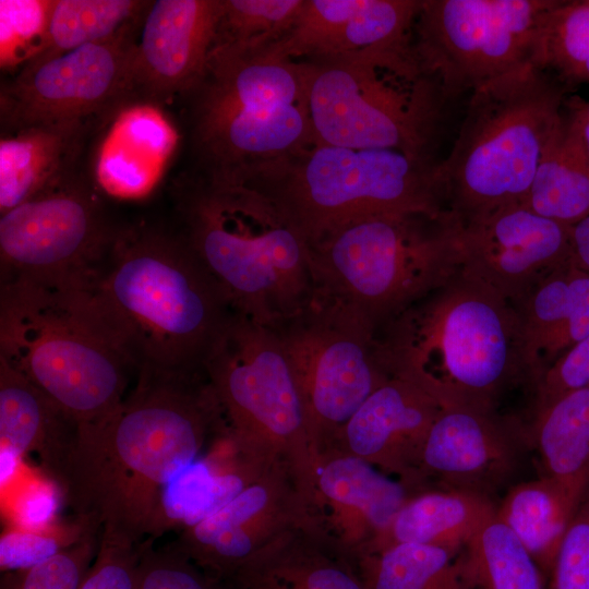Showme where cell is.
<instances>
[{
    "label": "cell",
    "mask_w": 589,
    "mask_h": 589,
    "mask_svg": "<svg viewBox=\"0 0 589 589\" xmlns=\"http://www.w3.org/2000/svg\"><path fill=\"white\" fill-rule=\"evenodd\" d=\"M354 567L365 589H477L465 550L401 543L359 557Z\"/></svg>",
    "instance_id": "4dcf8cb0"
},
{
    "label": "cell",
    "mask_w": 589,
    "mask_h": 589,
    "mask_svg": "<svg viewBox=\"0 0 589 589\" xmlns=\"http://www.w3.org/2000/svg\"><path fill=\"white\" fill-rule=\"evenodd\" d=\"M580 104L578 97L567 98L524 202L538 215L570 227L589 215V156Z\"/></svg>",
    "instance_id": "f1b7e54d"
},
{
    "label": "cell",
    "mask_w": 589,
    "mask_h": 589,
    "mask_svg": "<svg viewBox=\"0 0 589 589\" xmlns=\"http://www.w3.org/2000/svg\"><path fill=\"white\" fill-rule=\"evenodd\" d=\"M62 501L60 484L25 464L15 479L1 489V512L9 528L44 530L56 526Z\"/></svg>",
    "instance_id": "74e56055"
},
{
    "label": "cell",
    "mask_w": 589,
    "mask_h": 589,
    "mask_svg": "<svg viewBox=\"0 0 589 589\" xmlns=\"http://www.w3.org/2000/svg\"><path fill=\"white\" fill-rule=\"evenodd\" d=\"M374 350L388 376L444 407L497 411L509 390L534 388L516 308L461 271L381 327Z\"/></svg>",
    "instance_id": "3957f363"
},
{
    "label": "cell",
    "mask_w": 589,
    "mask_h": 589,
    "mask_svg": "<svg viewBox=\"0 0 589 589\" xmlns=\"http://www.w3.org/2000/svg\"><path fill=\"white\" fill-rule=\"evenodd\" d=\"M528 436L542 474L579 506L589 491V387L567 393L533 411Z\"/></svg>",
    "instance_id": "f546056e"
},
{
    "label": "cell",
    "mask_w": 589,
    "mask_h": 589,
    "mask_svg": "<svg viewBox=\"0 0 589 589\" xmlns=\"http://www.w3.org/2000/svg\"><path fill=\"white\" fill-rule=\"evenodd\" d=\"M52 3L53 0L0 1L2 69L23 67L36 56L45 39Z\"/></svg>",
    "instance_id": "ab89813d"
},
{
    "label": "cell",
    "mask_w": 589,
    "mask_h": 589,
    "mask_svg": "<svg viewBox=\"0 0 589 589\" xmlns=\"http://www.w3.org/2000/svg\"><path fill=\"white\" fill-rule=\"evenodd\" d=\"M572 241L576 263L589 272V215L572 227Z\"/></svg>",
    "instance_id": "bcb514c9"
},
{
    "label": "cell",
    "mask_w": 589,
    "mask_h": 589,
    "mask_svg": "<svg viewBox=\"0 0 589 589\" xmlns=\"http://www.w3.org/2000/svg\"><path fill=\"white\" fill-rule=\"evenodd\" d=\"M560 0H421L413 49L448 103L533 64L550 12Z\"/></svg>",
    "instance_id": "7c38bea8"
},
{
    "label": "cell",
    "mask_w": 589,
    "mask_h": 589,
    "mask_svg": "<svg viewBox=\"0 0 589 589\" xmlns=\"http://www.w3.org/2000/svg\"><path fill=\"white\" fill-rule=\"evenodd\" d=\"M0 359L77 425L111 413L127 396L134 369L85 289L23 278L1 281Z\"/></svg>",
    "instance_id": "5b68a950"
},
{
    "label": "cell",
    "mask_w": 589,
    "mask_h": 589,
    "mask_svg": "<svg viewBox=\"0 0 589 589\" xmlns=\"http://www.w3.org/2000/svg\"><path fill=\"white\" fill-rule=\"evenodd\" d=\"M77 426L45 393L0 359V452L23 459L36 454L43 471L60 484Z\"/></svg>",
    "instance_id": "484cf974"
},
{
    "label": "cell",
    "mask_w": 589,
    "mask_h": 589,
    "mask_svg": "<svg viewBox=\"0 0 589 589\" xmlns=\"http://www.w3.org/2000/svg\"><path fill=\"white\" fill-rule=\"evenodd\" d=\"M263 472L249 466L214 469L200 456L161 491L149 539L191 527L223 508Z\"/></svg>",
    "instance_id": "d6a6232c"
},
{
    "label": "cell",
    "mask_w": 589,
    "mask_h": 589,
    "mask_svg": "<svg viewBox=\"0 0 589 589\" xmlns=\"http://www.w3.org/2000/svg\"><path fill=\"white\" fill-rule=\"evenodd\" d=\"M241 456L285 467L315 506L318 450L293 368L275 333L233 312L204 365Z\"/></svg>",
    "instance_id": "8fae6325"
},
{
    "label": "cell",
    "mask_w": 589,
    "mask_h": 589,
    "mask_svg": "<svg viewBox=\"0 0 589 589\" xmlns=\"http://www.w3.org/2000/svg\"><path fill=\"white\" fill-rule=\"evenodd\" d=\"M179 233L233 312L273 327L314 294L310 247L251 184L196 171L177 187Z\"/></svg>",
    "instance_id": "277c9868"
},
{
    "label": "cell",
    "mask_w": 589,
    "mask_h": 589,
    "mask_svg": "<svg viewBox=\"0 0 589 589\" xmlns=\"http://www.w3.org/2000/svg\"><path fill=\"white\" fill-rule=\"evenodd\" d=\"M421 0H303L286 36L265 51L294 61L326 60L412 38Z\"/></svg>",
    "instance_id": "7402d4cb"
},
{
    "label": "cell",
    "mask_w": 589,
    "mask_h": 589,
    "mask_svg": "<svg viewBox=\"0 0 589 589\" xmlns=\"http://www.w3.org/2000/svg\"><path fill=\"white\" fill-rule=\"evenodd\" d=\"M91 530L99 529L76 517L44 530L7 527L0 538V569L10 573L41 564L79 542Z\"/></svg>",
    "instance_id": "f35d334b"
},
{
    "label": "cell",
    "mask_w": 589,
    "mask_h": 589,
    "mask_svg": "<svg viewBox=\"0 0 589 589\" xmlns=\"http://www.w3.org/2000/svg\"><path fill=\"white\" fill-rule=\"evenodd\" d=\"M465 552L477 589H545L543 572L512 529L495 515Z\"/></svg>",
    "instance_id": "e575fe53"
},
{
    "label": "cell",
    "mask_w": 589,
    "mask_h": 589,
    "mask_svg": "<svg viewBox=\"0 0 589 589\" xmlns=\"http://www.w3.org/2000/svg\"><path fill=\"white\" fill-rule=\"evenodd\" d=\"M525 433L497 411L445 407L426 437L419 468L420 490H460L492 498L516 474ZM530 444V443H529Z\"/></svg>",
    "instance_id": "ac0fdd59"
},
{
    "label": "cell",
    "mask_w": 589,
    "mask_h": 589,
    "mask_svg": "<svg viewBox=\"0 0 589 589\" xmlns=\"http://www.w3.org/2000/svg\"><path fill=\"white\" fill-rule=\"evenodd\" d=\"M414 493L365 460L329 449L315 468V508L322 528L352 563L368 553Z\"/></svg>",
    "instance_id": "44dd1931"
},
{
    "label": "cell",
    "mask_w": 589,
    "mask_h": 589,
    "mask_svg": "<svg viewBox=\"0 0 589 589\" xmlns=\"http://www.w3.org/2000/svg\"><path fill=\"white\" fill-rule=\"evenodd\" d=\"M225 425L204 372L139 371L111 413L77 426L60 483L64 502L100 532L139 544L163 489Z\"/></svg>",
    "instance_id": "6da1fadb"
},
{
    "label": "cell",
    "mask_w": 589,
    "mask_h": 589,
    "mask_svg": "<svg viewBox=\"0 0 589 589\" xmlns=\"http://www.w3.org/2000/svg\"><path fill=\"white\" fill-rule=\"evenodd\" d=\"M185 96L199 172L239 178L315 144L302 61L213 46Z\"/></svg>",
    "instance_id": "8992f818"
},
{
    "label": "cell",
    "mask_w": 589,
    "mask_h": 589,
    "mask_svg": "<svg viewBox=\"0 0 589 589\" xmlns=\"http://www.w3.org/2000/svg\"><path fill=\"white\" fill-rule=\"evenodd\" d=\"M533 65L573 88L589 83V0H560L550 12Z\"/></svg>",
    "instance_id": "d590c367"
},
{
    "label": "cell",
    "mask_w": 589,
    "mask_h": 589,
    "mask_svg": "<svg viewBox=\"0 0 589 589\" xmlns=\"http://www.w3.org/2000/svg\"><path fill=\"white\" fill-rule=\"evenodd\" d=\"M142 542L100 532L93 564L79 589H134Z\"/></svg>",
    "instance_id": "7bdbcfd3"
},
{
    "label": "cell",
    "mask_w": 589,
    "mask_h": 589,
    "mask_svg": "<svg viewBox=\"0 0 589 589\" xmlns=\"http://www.w3.org/2000/svg\"><path fill=\"white\" fill-rule=\"evenodd\" d=\"M580 121H581L582 139H584L587 154L589 156V101L586 103L582 99L580 104Z\"/></svg>",
    "instance_id": "7dc6e473"
},
{
    "label": "cell",
    "mask_w": 589,
    "mask_h": 589,
    "mask_svg": "<svg viewBox=\"0 0 589 589\" xmlns=\"http://www.w3.org/2000/svg\"><path fill=\"white\" fill-rule=\"evenodd\" d=\"M303 0H221L213 46L260 51L283 39Z\"/></svg>",
    "instance_id": "8d00e7d4"
},
{
    "label": "cell",
    "mask_w": 589,
    "mask_h": 589,
    "mask_svg": "<svg viewBox=\"0 0 589 589\" xmlns=\"http://www.w3.org/2000/svg\"><path fill=\"white\" fill-rule=\"evenodd\" d=\"M461 272L514 305L574 260L572 227L514 203L462 223Z\"/></svg>",
    "instance_id": "e0dca14e"
},
{
    "label": "cell",
    "mask_w": 589,
    "mask_h": 589,
    "mask_svg": "<svg viewBox=\"0 0 589 589\" xmlns=\"http://www.w3.org/2000/svg\"><path fill=\"white\" fill-rule=\"evenodd\" d=\"M495 513L496 504L481 494L449 489L424 490L407 500L366 554L401 543L426 544L461 553Z\"/></svg>",
    "instance_id": "83f0119b"
},
{
    "label": "cell",
    "mask_w": 589,
    "mask_h": 589,
    "mask_svg": "<svg viewBox=\"0 0 589 589\" xmlns=\"http://www.w3.org/2000/svg\"><path fill=\"white\" fill-rule=\"evenodd\" d=\"M302 62L315 144L390 149L431 161L448 101L412 38Z\"/></svg>",
    "instance_id": "9c48e42d"
},
{
    "label": "cell",
    "mask_w": 589,
    "mask_h": 589,
    "mask_svg": "<svg viewBox=\"0 0 589 589\" xmlns=\"http://www.w3.org/2000/svg\"><path fill=\"white\" fill-rule=\"evenodd\" d=\"M84 289L137 372H204L233 314L180 233L145 223L117 228Z\"/></svg>",
    "instance_id": "7a4b0ae2"
},
{
    "label": "cell",
    "mask_w": 589,
    "mask_h": 589,
    "mask_svg": "<svg viewBox=\"0 0 589 589\" xmlns=\"http://www.w3.org/2000/svg\"><path fill=\"white\" fill-rule=\"evenodd\" d=\"M514 306L536 386L555 360L589 335V272L574 257Z\"/></svg>",
    "instance_id": "cb8c5ba5"
},
{
    "label": "cell",
    "mask_w": 589,
    "mask_h": 589,
    "mask_svg": "<svg viewBox=\"0 0 589 589\" xmlns=\"http://www.w3.org/2000/svg\"><path fill=\"white\" fill-rule=\"evenodd\" d=\"M570 89L526 64L470 93L453 148L435 167L446 209L465 223L524 203Z\"/></svg>",
    "instance_id": "52a82bcc"
},
{
    "label": "cell",
    "mask_w": 589,
    "mask_h": 589,
    "mask_svg": "<svg viewBox=\"0 0 589 589\" xmlns=\"http://www.w3.org/2000/svg\"><path fill=\"white\" fill-rule=\"evenodd\" d=\"M148 4L141 0H53L44 43L25 65L108 40L139 22Z\"/></svg>",
    "instance_id": "836d02e7"
},
{
    "label": "cell",
    "mask_w": 589,
    "mask_h": 589,
    "mask_svg": "<svg viewBox=\"0 0 589 589\" xmlns=\"http://www.w3.org/2000/svg\"><path fill=\"white\" fill-rule=\"evenodd\" d=\"M435 166L397 151L314 144L238 179L272 199L310 247L368 218L446 212Z\"/></svg>",
    "instance_id": "30bf717a"
},
{
    "label": "cell",
    "mask_w": 589,
    "mask_h": 589,
    "mask_svg": "<svg viewBox=\"0 0 589 589\" xmlns=\"http://www.w3.org/2000/svg\"><path fill=\"white\" fill-rule=\"evenodd\" d=\"M461 220L396 214L346 226L310 245L314 289L375 333L461 271Z\"/></svg>",
    "instance_id": "ba28073f"
},
{
    "label": "cell",
    "mask_w": 589,
    "mask_h": 589,
    "mask_svg": "<svg viewBox=\"0 0 589 589\" xmlns=\"http://www.w3.org/2000/svg\"><path fill=\"white\" fill-rule=\"evenodd\" d=\"M589 387V335L555 360L534 386L533 411L556 398Z\"/></svg>",
    "instance_id": "f6af8a7d"
},
{
    "label": "cell",
    "mask_w": 589,
    "mask_h": 589,
    "mask_svg": "<svg viewBox=\"0 0 589 589\" xmlns=\"http://www.w3.org/2000/svg\"><path fill=\"white\" fill-rule=\"evenodd\" d=\"M111 226L97 195L72 179L1 214V281L86 288L109 252Z\"/></svg>",
    "instance_id": "5bb4252c"
},
{
    "label": "cell",
    "mask_w": 589,
    "mask_h": 589,
    "mask_svg": "<svg viewBox=\"0 0 589 589\" xmlns=\"http://www.w3.org/2000/svg\"><path fill=\"white\" fill-rule=\"evenodd\" d=\"M87 123H39L2 134L1 214L71 179L70 169L80 155Z\"/></svg>",
    "instance_id": "4316f807"
},
{
    "label": "cell",
    "mask_w": 589,
    "mask_h": 589,
    "mask_svg": "<svg viewBox=\"0 0 589 589\" xmlns=\"http://www.w3.org/2000/svg\"><path fill=\"white\" fill-rule=\"evenodd\" d=\"M142 19L119 35L25 65L1 87L5 130L107 117L135 98L133 58Z\"/></svg>",
    "instance_id": "9a60e30c"
},
{
    "label": "cell",
    "mask_w": 589,
    "mask_h": 589,
    "mask_svg": "<svg viewBox=\"0 0 589 589\" xmlns=\"http://www.w3.org/2000/svg\"><path fill=\"white\" fill-rule=\"evenodd\" d=\"M93 173L111 197L139 200L161 179L179 144V133L157 103L132 98L108 116Z\"/></svg>",
    "instance_id": "603a6c76"
},
{
    "label": "cell",
    "mask_w": 589,
    "mask_h": 589,
    "mask_svg": "<svg viewBox=\"0 0 589 589\" xmlns=\"http://www.w3.org/2000/svg\"><path fill=\"white\" fill-rule=\"evenodd\" d=\"M577 507L555 481L542 474L512 485L496 505V517L518 537L543 574L551 575Z\"/></svg>",
    "instance_id": "1f68e13d"
},
{
    "label": "cell",
    "mask_w": 589,
    "mask_h": 589,
    "mask_svg": "<svg viewBox=\"0 0 589 589\" xmlns=\"http://www.w3.org/2000/svg\"><path fill=\"white\" fill-rule=\"evenodd\" d=\"M271 328L297 375L318 455L389 376L374 350V333L314 290L299 312Z\"/></svg>",
    "instance_id": "4fadbf2b"
},
{
    "label": "cell",
    "mask_w": 589,
    "mask_h": 589,
    "mask_svg": "<svg viewBox=\"0 0 589 589\" xmlns=\"http://www.w3.org/2000/svg\"><path fill=\"white\" fill-rule=\"evenodd\" d=\"M551 576L552 589H589V491L568 525Z\"/></svg>",
    "instance_id": "ee69618b"
},
{
    "label": "cell",
    "mask_w": 589,
    "mask_h": 589,
    "mask_svg": "<svg viewBox=\"0 0 589 589\" xmlns=\"http://www.w3.org/2000/svg\"><path fill=\"white\" fill-rule=\"evenodd\" d=\"M320 521L284 467L265 470L223 508L182 529L176 544L204 572L232 582L237 572L284 533Z\"/></svg>",
    "instance_id": "2e32d148"
},
{
    "label": "cell",
    "mask_w": 589,
    "mask_h": 589,
    "mask_svg": "<svg viewBox=\"0 0 589 589\" xmlns=\"http://www.w3.org/2000/svg\"><path fill=\"white\" fill-rule=\"evenodd\" d=\"M152 541L142 542L134 589H240L208 575L176 542L153 549Z\"/></svg>",
    "instance_id": "60d3db41"
},
{
    "label": "cell",
    "mask_w": 589,
    "mask_h": 589,
    "mask_svg": "<svg viewBox=\"0 0 589 589\" xmlns=\"http://www.w3.org/2000/svg\"><path fill=\"white\" fill-rule=\"evenodd\" d=\"M221 0L149 1L136 36L134 97L154 103L187 95L213 48Z\"/></svg>",
    "instance_id": "d6986e66"
},
{
    "label": "cell",
    "mask_w": 589,
    "mask_h": 589,
    "mask_svg": "<svg viewBox=\"0 0 589 589\" xmlns=\"http://www.w3.org/2000/svg\"><path fill=\"white\" fill-rule=\"evenodd\" d=\"M444 408L417 384L389 376L350 417L329 449L353 455L395 476L416 494L421 492L423 447Z\"/></svg>",
    "instance_id": "ffe728a7"
},
{
    "label": "cell",
    "mask_w": 589,
    "mask_h": 589,
    "mask_svg": "<svg viewBox=\"0 0 589 589\" xmlns=\"http://www.w3.org/2000/svg\"><path fill=\"white\" fill-rule=\"evenodd\" d=\"M99 537V530H91L41 564L4 573L0 589H79L98 551Z\"/></svg>",
    "instance_id": "b9f144b4"
},
{
    "label": "cell",
    "mask_w": 589,
    "mask_h": 589,
    "mask_svg": "<svg viewBox=\"0 0 589 589\" xmlns=\"http://www.w3.org/2000/svg\"><path fill=\"white\" fill-rule=\"evenodd\" d=\"M240 589H365L354 564L320 521L274 540L235 575Z\"/></svg>",
    "instance_id": "d4e9b609"
}]
</instances>
